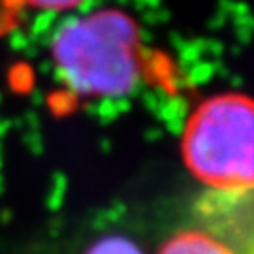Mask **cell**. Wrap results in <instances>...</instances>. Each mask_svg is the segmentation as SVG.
Masks as SVG:
<instances>
[{
  "instance_id": "7a4b0ae2",
  "label": "cell",
  "mask_w": 254,
  "mask_h": 254,
  "mask_svg": "<svg viewBox=\"0 0 254 254\" xmlns=\"http://www.w3.org/2000/svg\"><path fill=\"white\" fill-rule=\"evenodd\" d=\"M183 158L207 189H254V98L203 102L187 123Z\"/></svg>"
},
{
  "instance_id": "8992f818",
  "label": "cell",
  "mask_w": 254,
  "mask_h": 254,
  "mask_svg": "<svg viewBox=\"0 0 254 254\" xmlns=\"http://www.w3.org/2000/svg\"><path fill=\"white\" fill-rule=\"evenodd\" d=\"M28 8L38 9V11H51V13H59V11H68L77 6H81L85 0H23Z\"/></svg>"
},
{
  "instance_id": "6da1fadb",
  "label": "cell",
  "mask_w": 254,
  "mask_h": 254,
  "mask_svg": "<svg viewBox=\"0 0 254 254\" xmlns=\"http://www.w3.org/2000/svg\"><path fill=\"white\" fill-rule=\"evenodd\" d=\"M51 59L73 92L89 98L121 96L139 77V32L123 9H96L55 34Z\"/></svg>"
},
{
  "instance_id": "277c9868",
  "label": "cell",
  "mask_w": 254,
  "mask_h": 254,
  "mask_svg": "<svg viewBox=\"0 0 254 254\" xmlns=\"http://www.w3.org/2000/svg\"><path fill=\"white\" fill-rule=\"evenodd\" d=\"M156 254H226V251L200 230L192 228L168 239Z\"/></svg>"
},
{
  "instance_id": "3957f363",
  "label": "cell",
  "mask_w": 254,
  "mask_h": 254,
  "mask_svg": "<svg viewBox=\"0 0 254 254\" xmlns=\"http://www.w3.org/2000/svg\"><path fill=\"white\" fill-rule=\"evenodd\" d=\"M192 220L226 254H254V189H207L192 203Z\"/></svg>"
},
{
  "instance_id": "5b68a950",
  "label": "cell",
  "mask_w": 254,
  "mask_h": 254,
  "mask_svg": "<svg viewBox=\"0 0 254 254\" xmlns=\"http://www.w3.org/2000/svg\"><path fill=\"white\" fill-rule=\"evenodd\" d=\"M85 254H143L141 249L125 236H106L94 241Z\"/></svg>"
}]
</instances>
